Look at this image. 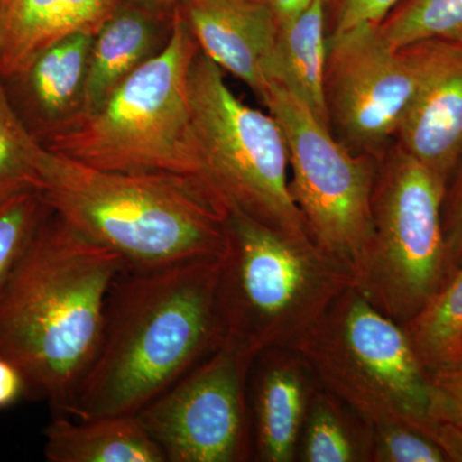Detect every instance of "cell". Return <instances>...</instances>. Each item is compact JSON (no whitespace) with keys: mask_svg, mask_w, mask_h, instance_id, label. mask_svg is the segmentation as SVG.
<instances>
[{"mask_svg":"<svg viewBox=\"0 0 462 462\" xmlns=\"http://www.w3.org/2000/svg\"><path fill=\"white\" fill-rule=\"evenodd\" d=\"M124 258L48 207L0 293V357L20 370L25 397L71 416L102 338Z\"/></svg>","mask_w":462,"mask_h":462,"instance_id":"cell-1","label":"cell"},{"mask_svg":"<svg viewBox=\"0 0 462 462\" xmlns=\"http://www.w3.org/2000/svg\"><path fill=\"white\" fill-rule=\"evenodd\" d=\"M221 257L125 267L69 418L136 415L224 342Z\"/></svg>","mask_w":462,"mask_h":462,"instance_id":"cell-2","label":"cell"},{"mask_svg":"<svg viewBox=\"0 0 462 462\" xmlns=\"http://www.w3.org/2000/svg\"><path fill=\"white\" fill-rule=\"evenodd\" d=\"M36 189L51 211L127 267L223 256L226 214L185 179L106 171L44 148Z\"/></svg>","mask_w":462,"mask_h":462,"instance_id":"cell-3","label":"cell"},{"mask_svg":"<svg viewBox=\"0 0 462 462\" xmlns=\"http://www.w3.org/2000/svg\"><path fill=\"white\" fill-rule=\"evenodd\" d=\"M218 303L225 338L254 356L291 349L337 298L354 287L348 269L316 247L231 208L225 217Z\"/></svg>","mask_w":462,"mask_h":462,"instance_id":"cell-4","label":"cell"},{"mask_svg":"<svg viewBox=\"0 0 462 462\" xmlns=\"http://www.w3.org/2000/svg\"><path fill=\"white\" fill-rule=\"evenodd\" d=\"M199 51L176 8L166 47L136 69L102 108L75 118L42 147L94 169L175 176L206 191L189 105V71Z\"/></svg>","mask_w":462,"mask_h":462,"instance_id":"cell-5","label":"cell"},{"mask_svg":"<svg viewBox=\"0 0 462 462\" xmlns=\"http://www.w3.org/2000/svg\"><path fill=\"white\" fill-rule=\"evenodd\" d=\"M291 351L369 430L400 425L424 434L434 420L428 373L406 331L355 285Z\"/></svg>","mask_w":462,"mask_h":462,"instance_id":"cell-6","label":"cell"},{"mask_svg":"<svg viewBox=\"0 0 462 462\" xmlns=\"http://www.w3.org/2000/svg\"><path fill=\"white\" fill-rule=\"evenodd\" d=\"M189 105L203 187L216 205L226 214L240 209L282 233L310 239L289 190L281 125L270 112L239 99L221 67L200 50L189 71Z\"/></svg>","mask_w":462,"mask_h":462,"instance_id":"cell-7","label":"cell"},{"mask_svg":"<svg viewBox=\"0 0 462 462\" xmlns=\"http://www.w3.org/2000/svg\"><path fill=\"white\" fill-rule=\"evenodd\" d=\"M447 184L393 143L379 158L373 236L355 287L401 327L448 281L442 208Z\"/></svg>","mask_w":462,"mask_h":462,"instance_id":"cell-8","label":"cell"},{"mask_svg":"<svg viewBox=\"0 0 462 462\" xmlns=\"http://www.w3.org/2000/svg\"><path fill=\"white\" fill-rule=\"evenodd\" d=\"M287 143L289 190L316 247L363 272L373 236V193L379 158L352 153L278 79L260 96Z\"/></svg>","mask_w":462,"mask_h":462,"instance_id":"cell-9","label":"cell"},{"mask_svg":"<svg viewBox=\"0 0 462 462\" xmlns=\"http://www.w3.org/2000/svg\"><path fill=\"white\" fill-rule=\"evenodd\" d=\"M256 356L229 338L136 413L167 462L251 457L247 382Z\"/></svg>","mask_w":462,"mask_h":462,"instance_id":"cell-10","label":"cell"},{"mask_svg":"<svg viewBox=\"0 0 462 462\" xmlns=\"http://www.w3.org/2000/svg\"><path fill=\"white\" fill-rule=\"evenodd\" d=\"M380 23H364L328 36L325 105L331 134L356 154L380 158L420 78L418 45L394 47Z\"/></svg>","mask_w":462,"mask_h":462,"instance_id":"cell-11","label":"cell"},{"mask_svg":"<svg viewBox=\"0 0 462 462\" xmlns=\"http://www.w3.org/2000/svg\"><path fill=\"white\" fill-rule=\"evenodd\" d=\"M415 44L420 78L394 143L448 185L462 161V44Z\"/></svg>","mask_w":462,"mask_h":462,"instance_id":"cell-12","label":"cell"},{"mask_svg":"<svg viewBox=\"0 0 462 462\" xmlns=\"http://www.w3.org/2000/svg\"><path fill=\"white\" fill-rule=\"evenodd\" d=\"M178 8L200 51L260 97L278 41L272 11L257 0H181Z\"/></svg>","mask_w":462,"mask_h":462,"instance_id":"cell-13","label":"cell"},{"mask_svg":"<svg viewBox=\"0 0 462 462\" xmlns=\"http://www.w3.org/2000/svg\"><path fill=\"white\" fill-rule=\"evenodd\" d=\"M93 41V33H74L3 78L14 111L39 144L80 115Z\"/></svg>","mask_w":462,"mask_h":462,"instance_id":"cell-14","label":"cell"},{"mask_svg":"<svg viewBox=\"0 0 462 462\" xmlns=\"http://www.w3.org/2000/svg\"><path fill=\"white\" fill-rule=\"evenodd\" d=\"M172 25L173 16L124 0L94 35L78 117L102 108L136 69L157 56L166 47Z\"/></svg>","mask_w":462,"mask_h":462,"instance_id":"cell-15","label":"cell"},{"mask_svg":"<svg viewBox=\"0 0 462 462\" xmlns=\"http://www.w3.org/2000/svg\"><path fill=\"white\" fill-rule=\"evenodd\" d=\"M257 357L254 449L260 461H294L315 379L291 349H270Z\"/></svg>","mask_w":462,"mask_h":462,"instance_id":"cell-16","label":"cell"},{"mask_svg":"<svg viewBox=\"0 0 462 462\" xmlns=\"http://www.w3.org/2000/svg\"><path fill=\"white\" fill-rule=\"evenodd\" d=\"M124 0H0V75L78 32L96 35Z\"/></svg>","mask_w":462,"mask_h":462,"instance_id":"cell-17","label":"cell"},{"mask_svg":"<svg viewBox=\"0 0 462 462\" xmlns=\"http://www.w3.org/2000/svg\"><path fill=\"white\" fill-rule=\"evenodd\" d=\"M44 438V456L50 462H167L138 415L89 420L51 416Z\"/></svg>","mask_w":462,"mask_h":462,"instance_id":"cell-18","label":"cell"},{"mask_svg":"<svg viewBox=\"0 0 462 462\" xmlns=\"http://www.w3.org/2000/svg\"><path fill=\"white\" fill-rule=\"evenodd\" d=\"M327 57L325 0H312L300 16L279 27L275 51L267 69V80L278 79L287 85L312 115L324 126L329 127L324 91Z\"/></svg>","mask_w":462,"mask_h":462,"instance_id":"cell-19","label":"cell"},{"mask_svg":"<svg viewBox=\"0 0 462 462\" xmlns=\"http://www.w3.org/2000/svg\"><path fill=\"white\" fill-rule=\"evenodd\" d=\"M369 455V428L338 398L315 385L298 445L300 460L364 462Z\"/></svg>","mask_w":462,"mask_h":462,"instance_id":"cell-20","label":"cell"},{"mask_svg":"<svg viewBox=\"0 0 462 462\" xmlns=\"http://www.w3.org/2000/svg\"><path fill=\"white\" fill-rule=\"evenodd\" d=\"M428 374L461 360L462 269L402 327Z\"/></svg>","mask_w":462,"mask_h":462,"instance_id":"cell-21","label":"cell"},{"mask_svg":"<svg viewBox=\"0 0 462 462\" xmlns=\"http://www.w3.org/2000/svg\"><path fill=\"white\" fill-rule=\"evenodd\" d=\"M379 26L394 47L422 41L462 44V0H403Z\"/></svg>","mask_w":462,"mask_h":462,"instance_id":"cell-22","label":"cell"},{"mask_svg":"<svg viewBox=\"0 0 462 462\" xmlns=\"http://www.w3.org/2000/svg\"><path fill=\"white\" fill-rule=\"evenodd\" d=\"M42 147L18 117L0 75V199L35 188Z\"/></svg>","mask_w":462,"mask_h":462,"instance_id":"cell-23","label":"cell"},{"mask_svg":"<svg viewBox=\"0 0 462 462\" xmlns=\"http://www.w3.org/2000/svg\"><path fill=\"white\" fill-rule=\"evenodd\" d=\"M47 211L35 188L0 199V293Z\"/></svg>","mask_w":462,"mask_h":462,"instance_id":"cell-24","label":"cell"},{"mask_svg":"<svg viewBox=\"0 0 462 462\" xmlns=\"http://www.w3.org/2000/svg\"><path fill=\"white\" fill-rule=\"evenodd\" d=\"M369 461L447 462L446 455L420 431L409 427L370 430Z\"/></svg>","mask_w":462,"mask_h":462,"instance_id":"cell-25","label":"cell"},{"mask_svg":"<svg viewBox=\"0 0 462 462\" xmlns=\"http://www.w3.org/2000/svg\"><path fill=\"white\" fill-rule=\"evenodd\" d=\"M430 415L437 421L462 425V358L428 374Z\"/></svg>","mask_w":462,"mask_h":462,"instance_id":"cell-26","label":"cell"},{"mask_svg":"<svg viewBox=\"0 0 462 462\" xmlns=\"http://www.w3.org/2000/svg\"><path fill=\"white\" fill-rule=\"evenodd\" d=\"M402 0H325L328 36L364 25L382 23Z\"/></svg>","mask_w":462,"mask_h":462,"instance_id":"cell-27","label":"cell"},{"mask_svg":"<svg viewBox=\"0 0 462 462\" xmlns=\"http://www.w3.org/2000/svg\"><path fill=\"white\" fill-rule=\"evenodd\" d=\"M442 223L449 279L462 269V161L447 185Z\"/></svg>","mask_w":462,"mask_h":462,"instance_id":"cell-28","label":"cell"},{"mask_svg":"<svg viewBox=\"0 0 462 462\" xmlns=\"http://www.w3.org/2000/svg\"><path fill=\"white\" fill-rule=\"evenodd\" d=\"M424 434L442 449L447 461L462 462V425L431 420Z\"/></svg>","mask_w":462,"mask_h":462,"instance_id":"cell-29","label":"cell"},{"mask_svg":"<svg viewBox=\"0 0 462 462\" xmlns=\"http://www.w3.org/2000/svg\"><path fill=\"white\" fill-rule=\"evenodd\" d=\"M23 397H25V380L20 370L0 357V409L14 406Z\"/></svg>","mask_w":462,"mask_h":462,"instance_id":"cell-30","label":"cell"},{"mask_svg":"<svg viewBox=\"0 0 462 462\" xmlns=\"http://www.w3.org/2000/svg\"><path fill=\"white\" fill-rule=\"evenodd\" d=\"M272 11L278 26H284L300 16L312 0H257Z\"/></svg>","mask_w":462,"mask_h":462,"instance_id":"cell-31","label":"cell"},{"mask_svg":"<svg viewBox=\"0 0 462 462\" xmlns=\"http://www.w3.org/2000/svg\"><path fill=\"white\" fill-rule=\"evenodd\" d=\"M135 2L141 3V5L152 9V11L158 12V14L173 16L181 0H135Z\"/></svg>","mask_w":462,"mask_h":462,"instance_id":"cell-32","label":"cell"},{"mask_svg":"<svg viewBox=\"0 0 462 462\" xmlns=\"http://www.w3.org/2000/svg\"><path fill=\"white\" fill-rule=\"evenodd\" d=\"M461 354H462V339H461ZM461 358H462V356H461Z\"/></svg>","mask_w":462,"mask_h":462,"instance_id":"cell-33","label":"cell"}]
</instances>
